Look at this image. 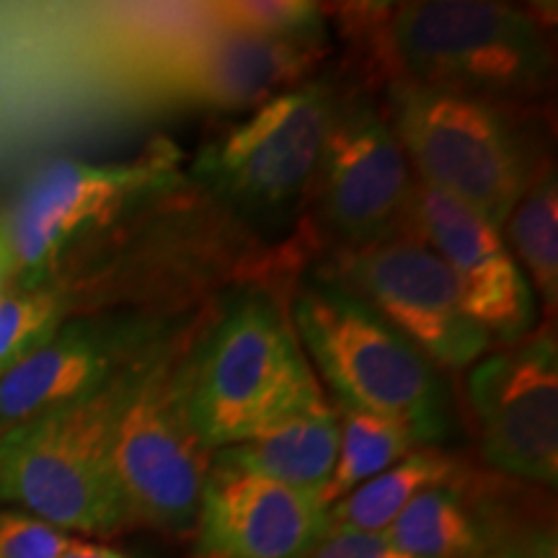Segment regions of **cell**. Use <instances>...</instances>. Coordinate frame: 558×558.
<instances>
[{"label": "cell", "mask_w": 558, "mask_h": 558, "mask_svg": "<svg viewBox=\"0 0 558 558\" xmlns=\"http://www.w3.org/2000/svg\"><path fill=\"white\" fill-rule=\"evenodd\" d=\"M324 403L316 375L275 300H235L192 354L190 418L207 450L259 437Z\"/></svg>", "instance_id": "1"}, {"label": "cell", "mask_w": 558, "mask_h": 558, "mask_svg": "<svg viewBox=\"0 0 558 558\" xmlns=\"http://www.w3.org/2000/svg\"><path fill=\"white\" fill-rule=\"evenodd\" d=\"M501 233L507 235L509 254L527 271L533 288L554 313L558 305V181L548 163L538 166Z\"/></svg>", "instance_id": "19"}, {"label": "cell", "mask_w": 558, "mask_h": 558, "mask_svg": "<svg viewBox=\"0 0 558 558\" xmlns=\"http://www.w3.org/2000/svg\"><path fill=\"white\" fill-rule=\"evenodd\" d=\"M132 367L94 393L5 432L0 497L60 530L111 535L130 527L111 463V435Z\"/></svg>", "instance_id": "2"}, {"label": "cell", "mask_w": 558, "mask_h": 558, "mask_svg": "<svg viewBox=\"0 0 558 558\" xmlns=\"http://www.w3.org/2000/svg\"><path fill=\"white\" fill-rule=\"evenodd\" d=\"M228 463L300 492L324 494L339 456L337 411L320 403L235 448L218 450Z\"/></svg>", "instance_id": "16"}, {"label": "cell", "mask_w": 558, "mask_h": 558, "mask_svg": "<svg viewBox=\"0 0 558 558\" xmlns=\"http://www.w3.org/2000/svg\"><path fill=\"white\" fill-rule=\"evenodd\" d=\"M339 456L333 465L329 486L324 488L320 499L326 507L347 497L349 492L388 471L409 452L416 450L418 439L409 427L393 418L369 414L339 403Z\"/></svg>", "instance_id": "20"}, {"label": "cell", "mask_w": 558, "mask_h": 558, "mask_svg": "<svg viewBox=\"0 0 558 558\" xmlns=\"http://www.w3.org/2000/svg\"><path fill=\"white\" fill-rule=\"evenodd\" d=\"M13 277V264H11V256H9V248H5V241H3V230H0V295H3V288L5 282Z\"/></svg>", "instance_id": "27"}, {"label": "cell", "mask_w": 558, "mask_h": 558, "mask_svg": "<svg viewBox=\"0 0 558 558\" xmlns=\"http://www.w3.org/2000/svg\"><path fill=\"white\" fill-rule=\"evenodd\" d=\"M476 558H558L556 527L548 522H527L509 530L497 525Z\"/></svg>", "instance_id": "24"}, {"label": "cell", "mask_w": 558, "mask_h": 558, "mask_svg": "<svg viewBox=\"0 0 558 558\" xmlns=\"http://www.w3.org/2000/svg\"><path fill=\"white\" fill-rule=\"evenodd\" d=\"M202 16L218 29L248 34L316 50L324 39V13L305 0H230L205 5Z\"/></svg>", "instance_id": "21"}, {"label": "cell", "mask_w": 558, "mask_h": 558, "mask_svg": "<svg viewBox=\"0 0 558 558\" xmlns=\"http://www.w3.org/2000/svg\"><path fill=\"white\" fill-rule=\"evenodd\" d=\"M308 558H409L390 543L386 533H352L326 530Z\"/></svg>", "instance_id": "25"}, {"label": "cell", "mask_w": 558, "mask_h": 558, "mask_svg": "<svg viewBox=\"0 0 558 558\" xmlns=\"http://www.w3.org/2000/svg\"><path fill=\"white\" fill-rule=\"evenodd\" d=\"M153 344L156 339L140 324L58 331L0 375V427L9 432L94 393L140 362Z\"/></svg>", "instance_id": "14"}, {"label": "cell", "mask_w": 558, "mask_h": 558, "mask_svg": "<svg viewBox=\"0 0 558 558\" xmlns=\"http://www.w3.org/2000/svg\"><path fill=\"white\" fill-rule=\"evenodd\" d=\"M199 558H308L329 530L320 494L209 458L197 514Z\"/></svg>", "instance_id": "12"}, {"label": "cell", "mask_w": 558, "mask_h": 558, "mask_svg": "<svg viewBox=\"0 0 558 558\" xmlns=\"http://www.w3.org/2000/svg\"><path fill=\"white\" fill-rule=\"evenodd\" d=\"M163 153L135 163L58 158L34 173L0 222L13 275L39 277L75 241L171 184Z\"/></svg>", "instance_id": "9"}, {"label": "cell", "mask_w": 558, "mask_h": 558, "mask_svg": "<svg viewBox=\"0 0 558 558\" xmlns=\"http://www.w3.org/2000/svg\"><path fill=\"white\" fill-rule=\"evenodd\" d=\"M313 184L329 228L362 248L403 233L416 177L388 117L365 99H339Z\"/></svg>", "instance_id": "11"}, {"label": "cell", "mask_w": 558, "mask_h": 558, "mask_svg": "<svg viewBox=\"0 0 558 558\" xmlns=\"http://www.w3.org/2000/svg\"><path fill=\"white\" fill-rule=\"evenodd\" d=\"M458 476V463L448 452L418 448L390 465L388 471L349 492L329 507V530L386 533L393 520L427 488L442 486Z\"/></svg>", "instance_id": "18"}, {"label": "cell", "mask_w": 558, "mask_h": 558, "mask_svg": "<svg viewBox=\"0 0 558 558\" xmlns=\"http://www.w3.org/2000/svg\"><path fill=\"white\" fill-rule=\"evenodd\" d=\"M192 357L153 344L132 367L111 435L130 525L184 535L197 525L209 458L190 418Z\"/></svg>", "instance_id": "6"}, {"label": "cell", "mask_w": 558, "mask_h": 558, "mask_svg": "<svg viewBox=\"0 0 558 558\" xmlns=\"http://www.w3.org/2000/svg\"><path fill=\"white\" fill-rule=\"evenodd\" d=\"M399 78L488 104L535 94L550 78V50L533 16L492 0H416L388 19Z\"/></svg>", "instance_id": "4"}, {"label": "cell", "mask_w": 558, "mask_h": 558, "mask_svg": "<svg viewBox=\"0 0 558 558\" xmlns=\"http://www.w3.org/2000/svg\"><path fill=\"white\" fill-rule=\"evenodd\" d=\"M60 558H128L122 550L101 546V543H88V541H75L65 548V554Z\"/></svg>", "instance_id": "26"}, {"label": "cell", "mask_w": 558, "mask_h": 558, "mask_svg": "<svg viewBox=\"0 0 558 558\" xmlns=\"http://www.w3.org/2000/svg\"><path fill=\"white\" fill-rule=\"evenodd\" d=\"M305 47L209 26L186 39L166 62L169 83L186 99L218 109L264 104L292 86L308 68Z\"/></svg>", "instance_id": "15"}, {"label": "cell", "mask_w": 558, "mask_h": 558, "mask_svg": "<svg viewBox=\"0 0 558 558\" xmlns=\"http://www.w3.org/2000/svg\"><path fill=\"white\" fill-rule=\"evenodd\" d=\"M341 288L365 300L435 367H473L492 337L469 316L448 264L414 235L347 248Z\"/></svg>", "instance_id": "8"}, {"label": "cell", "mask_w": 558, "mask_h": 558, "mask_svg": "<svg viewBox=\"0 0 558 558\" xmlns=\"http://www.w3.org/2000/svg\"><path fill=\"white\" fill-rule=\"evenodd\" d=\"M494 527L497 522L469 501L456 476L418 494L386 535L409 558H476Z\"/></svg>", "instance_id": "17"}, {"label": "cell", "mask_w": 558, "mask_h": 558, "mask_svg": "<svg viewBox=\"0 0 558 558\" xmlns=\"http://www.w3.org/2000/svg\"><path fill=\"white\" fill-rule=\"evenodd\" d=\"M292 318L337 403L401 422L418 445L445 437L448 399L437 367L365 300L331 282L311 284Z\"/></svg>", "instance_id": "3"}, {"label": "cell", "mask_w": 558, "mask_h": 558, "mask_svg": "<svg viewBox=\"0 0 558 558\" xmlns=\"http://www.w3.org/2000/svg\"><path fill=\"white\" fill-rule=\"evenodd\" d=\"M73 538L24 512H0V558H60Z\"/></svg>", "instance_id": "23"}, {"label": "cell", "mask_w": 558, "mask_h": 558, "mask_svg": "<svg viewBox=\"0 0 558 558\" xmlns=\"http://www.w3.org/2000/svg\"><path fill=\"white\" fill-rule=\"evenodd\" d=\"M386 117L416 179L501 233L535 177L501 107L396 78Z\"/></svg>", "instance_id": "5"}, {"label": "cell", "mask_w": 558, "mask_h": 558, "mask_svg": "<svg viewBox=\"0 0 558 558\" xmlns=\"http://www.w3.org/2000/svg\"><path fill=\"white\" fill-rule=\"evenodd\" d=\"M469 399L486 465L530 484L558 481V344L530 331L471 367Z\"/></svg>", "instance_id": "10"}, {"label": "cell", "mask_w": 558, "mask_h": 558, "mask_svg": "<svg viewBox=\"0 0 558 558\" xmlns=\"http://www.w3.org/2000/svg\"><path fill=\"white\" fill-rule=\"evenodd\" d=\"M407 233L427 243L448 264L463 292L465 311L492 341L512 344L533 331V288L497 228L416 179Z\"/></svg>", "instance_id": "13"}, {"label": "cell", "mask_w": 558, "mask_h": 558, "mask_svg": "<svg viewBox=\"0 0 558 558\" xmlns=\"http://www.w3.org/2000/svg\"><path fill=\"white\" fill-rule=\"evenodd\" d=\"M339 96L308 81L264 101L254 114L209 140L194 177L251 213H275L313 186Z\"/></svg>", "instance_id": "7"}, {"label": "cell", "mask_w": 558, "mask_h": 558, "mask_svg": "<svg viewBox=\"0 0 558 558\" xmlns=\"http://www.w3.org/2000/svg\"><path fill=\"white\" fill-rule=\"evenodd\" d=\"M62 300L52 290L26 288L0 295V375L58 333Z\"/></svg>", "instance_id": "22"}]
</instances>
